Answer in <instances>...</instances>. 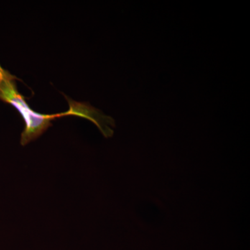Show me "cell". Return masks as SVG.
I'll list each match as a JSON object with an SVG mask.
<instances>
[{"instance_id": "obj_1", "label": "cell", "mask_w": 250, "mask_h": 250, "mask_svg": "<svg viewBox=\"0 0 250 250\" xmlns=\"http://www.w3.org/2000/svg\"><path fill=\"white\" fill-rule=\"evenodd\" d=\"M16 79L0 65V100L14 106L22 117L24 128L21 134V143L26 146L42 136L52 126V121L63 116L62 113L45 115L33 111L24 97L18 92Z\"/></svg>"}]
</instances>
